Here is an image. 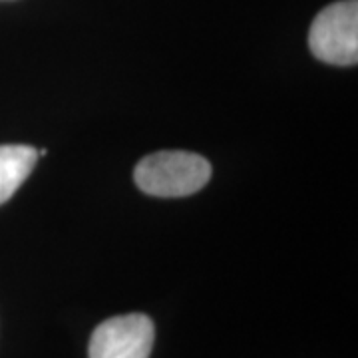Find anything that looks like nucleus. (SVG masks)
I'll list each match as a JSON object with an SVG mask.
<instances>
[{
	"label": "nucleus",
	"mask_w": 358,
	"mask_h": 358,
	"mask_svg": "<svg viewBox=\"0 0 358 358\" xmlns=\"http://www.w3.org/2000/svg\"><path fill=\"white\" fill-rule=\"evenodd\" d=\"M136 185L154 197H187L211 179V164L192 152H157L134 169Z\"/></svg>",
	"instance_id": "obj_1"
},
{
	"label": "nucleus",
	"mask_w": 358,
	"mask_h": 358,
	"mask_svg": "<svg viewBox=\"0 0 358 358\" xmlns=\"http://www.w3.org/2000/svg\"><path fill=\"white\" fill-rule=\"evenodd\" d=\"M308 48L320 62L352 66L358 62V2L341 0L317 14L308 30Z\"/></svg>",
	"instance_id": "obj_2"
},
{
	"label": "nucleus",
	"mask_w": 358,
	"mask_h": 358,
	"mask_svg": "<svg viewBox=\"0 0 358 358\" xmlns=\"http://www.w3.org/2000/svg\"><path fill=\"white\" fill-rule=\"evenodd\" d=\"M155 329L150 317L131 313L103 320L90 338V358H150Z\"/></svg>",
	"instance_id": "obj_3"
},
{
	"label": "nucleus",
	"mask_w": 358,
	"mask_h": 358,
	"mask_svg": "<svg viewBox=\"0 0 358 358\" xmlns=\"http://www.w3.org/2000/svg\"><path fill=\"white\" fill-rule=\"evenodd\" d=\"M36 162L38 150L30 145H0V205L18 192Z\"/></svg>",
	"instance_id": "obj_4"
}]
</instances>
